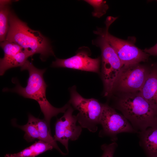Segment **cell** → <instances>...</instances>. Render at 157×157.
Masks as SVG:
<instances>
[{
  "mask_svg": "<svg viewBox=\"0 0 157 157\" xmlns=\"http://www.w3.org/2000/svg\"><path fill=\"white\" fill-rule=\"evenodd\" d=\"M21 70H27L29 77L27 85L25 87L21 86L18 81L13 80L16 86L13 88H4V92H15L24 98L36 101L40 106L43 113L44 119L50 126L51 119L60 113H65L70 104H66L62 108H56L52 106L47 100L46 97V89L47 85L45 82L43 74L46 69H40L36 67L32 62L27 60L21 67Z\"/></svg>",
  "mask_w": 157,
  "mask_h": 157,
  "instance_id": "cell-1",
  "label": "cell"
},
{
  "mask_svg": "<svg viewBox=\"0 0 157 157\" xmlns=\"http://www.w3.org/2000/svg\"><path fill=\"white\" fill-rule=\"evenodd\" d=\"M9 28L6 40L15 43L24 49L39 53L43 61L50 56H55L49 40L39 31L30 28L10 10Z\"/></svg>",
  "mask_w": 157,
  "mask_h": 157,
  "instance_id": "cell-2",
  "label": "cell"
},
{
  "mask_svg": "<svg viewBox=\"0 0 157 157\" xmlns=\"http://www.w3.org/2000/svg\"><path fill=\"white\" fill-rule=\"evenodd\" d=\"M116 107L138 132L157 125V108L139 92L125 93Z\"/></svg>",
  "mask_w": 157,
  "mask_h": 157,
  "instance_id": "cell-3",
  "label": "cell"
},
{
  "mask_svg": "<svg viewBox=\"0 0 157 157\" xmlns=\"http://www.w3.org/2000/svg\"><path fill=\"white\" fill-rule=\"evenodd\" d=\"M70 92L69 103L78 111L76 116L80 126L91 132H96L100 124L104 104L95 99L83 97L77 92L75 85L70 89Z\"/></svg>",
  "mask_w": 157,
  "mask_h": 157,
  "instance_id": "cell-4",
  "label": "cell"
},
{
  "mask_svg": "<svg viewBox=\"0 0 157 157\" xmlns=\"http://www.w3.org/2000/svg\"><path fill=\"white\" fill-rule=\"evenodd\" d=\"M116 19L108 17L105 29L107 39L115 50L123 66H128L147 61L149 55L136 47L134 43L128 40L117 38L110 34L108 31L111 24Z\"/></svg>",
  "mask_w": 157,
  "mask_h": 157,
  "instance_id": "cell-5",
  "label": "cell"
},
{
  "mask_svg": "<svg viewBox=\"0 0 157 157\" xmlns=\"http://www.w3.org/2000/svg\"><path fill=\"white\" fill-rule=\"evenodd\" d=\"M100 124L102 129L99 133V136H108L113 142H115L117 135L119 133L138 132L124 116L106 104H104Z\"/></svg>",
  "mask_w": 157,
  "mask_h": 157,
  "instance_id": "cell-6",
  "label": "cell"
},
{
  "mask_svg": "<svg viewBox=\"0 0 157 157\" xmlns=\"http://www.w3.org/2000/svg\"><path fill=\"white\" fill-rule=\"evenodd\" d=\"M151 69L139 63L123 66L115 83L114 91L124 94L139 92Z\"/></svg>",
  "mask_w": 157,
  "mask_h": 157,
  "instance_id": "cell-7",
  "label": "cell"
},
{
  "mask_svg": "<svg viewBox=\"0 0 157 157\" xmlns=\"http://www.w3.org/2000/svg\"><path fill=\"white\" fill-rule=\"evenodd\" d=\"M101 76L104 96H108L114 91L115 84L123 65L114 48L109 44L101 48Z\"/></svg>",
  "mask_w": 157,
  "mask_h": 157,
  "instance_id": "cell-8",
  "label": "cell"
},
{
  "mask_svg": "<svg viewBox=\"0 0 157 157\" xmlns=\"http://www.w3.org/2000/svg\"><path fill=\"white\" fill-rule=\"evenodd\" d=\"M73 108L70 106L63 115L58 119L55 125V140L60 142L65 147L68 153V142L78 139L82 132V127L76 125V116L72 115Z\"/></svg>",
  "mask_w": 157,
  "mask_h": 157,
  "instance_id": "cell-9",
  "label": "cell"
},
{
  "mask_svg": "<svg viewBox=\"0 0 157 157\" xmlns=\"http://www.w3.org/2000/svg\"><path fill=\"white\" fill-rule=\"evenodd\" d=\"M90 53L88 47H81L72 57L65 59L56 58L51 66L98 73L100 58H92L89 57Z\"/></svg>",
  "mask_w": 157,
  "mask_h": 157,
  "instance_id": "cell-10",
  "label": "cell"
},
{
  "mask_svg": "<svg viewBox=\"0 0 157 157\" xmlns=\"http://www.w3.org/2000/svg\"><path fill=\"white\" fill-rule=\"evenodd\" d=\"M139 92L144 99L157 108V64L153 66Z\"/></svg>",
  "mask_w": 157,
  "mask_h": 157,
  "instance_id": "cell-11",
  "label": "cell"
},
{
  "mask_svg": "<svg viewBox=\"0 0 157 157\" xmlns=\"http://www.w3.org/2000/svg\"><path fill=\"white\" fill-rule=\"evenodd\" d=\"M140 144L149 157L157 155V125L139 133Z\"/></svg>",
  "mask_w": 157,
  "mask_h": 157,
  "instance_id": "cell-12",
  "label": "cell"
},
{
  "mask_svg": "<svg viewBox=\"0 0 157 157\" xmlns=\"http://www.w3.org/2000/svg\"><path fill=\"white\" fill-rule=\"evenodd\" d=\"M34 54L31 51L24 49L12 56L1 58L0 75H3L8 69L13 67H22L29 57Z\"/></svg>",
  "mask_w": 157,
  "mask_h": 157,
  "instance_id": "cell-13",
  "label": "cell"
},
{
  "mask_svg": "<svg viewBox=\"0 0 157 157\" xmlns=\"http://www.w3.org/2000/svg\"><path fill=\"white\" fill-rule=\"evenodd\" d=\"M28 121L34 125L37 128L40 136L39 140L51 144L62 154H67L63 153L58 147L56 141L51 135L50 127L44 119H42L36 118L29 114L28 115Z\"/></svg>",
  "mask_w": 157,
  "mask_h": 157,
  "instance_id": "cell-14",
  "label": "cell"
},
{
  "mask_svg": "<svg viewBox=\"0 0 157 157\" xmlns=\"http://www.w3.org/2000/svg\"><path fill=\"white\" fill-rule=\"evenodd\" d=\"M53 148L49 144L39 140L18 153L6 154L4 157H35Z\"/></svg>",
  "mask_w": 157,
  "mask_h": 157,
  "instance_id": "cell-15",
  "label": "cell"
},
{
  "mask_svg": "<svg viewBox=\"0 0 157 157\" xmlns=\"http://www.w3.org/2000/svg\"><path fill=\"white\" fill-rule=\"evenodd\" d=\"M11 1L0 0V41L6 40L9 30V16L10 10L9 5Z\"/></svg>",
  "mask_w": 157,
  "mask_h": 157,
  "instance_id": "cell-16",
  "label": "cell"
},
{
  "mask_svg": "<svg viewBox=\"0 0 157 157\" xmlns=\"http://www.w3.org/2000/svg\"><path fill=\"white\" fill-rule=\"evenodd\" d=\"M86 2L92 6L94 11L92 14L93 16L100 18L104 15L108 8V6L106 1L103 0H86Z\"/></svg>",
  "mask_w": 157,
  "mask_h": 157,
  "instance_id": "cell-17",
  "label": "cell"
},
{
  "mask_svg": "<svg viewBox=\"0 0 157 157\" xmlns=\"http://www.w3.org/2000/svg\"><path fill=\"white\" fill-rule=\"evenodd\" d=\"M0 46L4 52V58L15 55L24 49L17 44L7 40L1 42Z\"/></svg>",
  "mask_w": 157,
  "mask_h": 157,
  "instance_id": "cell-18",
  "label": "cell"
},
{
  "mask_svg": "<svg viewBox=\"0 0 157 157\" xmlns=\"http://www.w3.org/2000/svg\"><path fill=\"white\" fill-rule=\"evenodd\" d=\"M25 132L24 138L28 142H32L35 139L40 140L39 133L36 126L30 122L23 126H17Z\"/></svg>",
  "mask_w": 157,
  "mask_h": 157,
  "instance_id": "cell-19",
  "label": "cell"
},
{
  "mask_svg": "<svg viewBox=\"0 0 157 157\" xmlns=\"http://www.w3.org/2000/svg\"><path fill=\"white\" fill-rule=\"evenodd\" d=\"M117 146L116 142H113L109 144H104L101 146V149L103 151L101 157H113L115 150Z\"/></svg>",
  "mask_w": 157,
  "mask_h": 157,
  "instance_id": "cell-20",
  "label": "cell"
},
{
  "mask_svg": "<svg viewBox=\"0 0 157 157\" xmlns=\"http://www.w3.org/2000/svg\"><path fill=\"white\" fill-rule=\"evenodd\" d=\"M143 51L149 55L157 56V43L149 48H146Z\"/></svg>",
  "mask_w": 157,
  "mask_h": 157,
  "instance_id": "cell-21",
  "label": "cell"
},
{
  "mask_svg": "<svg viewBox=\"0 0 157 157\" xmlns=\"http://www.w3.org/2000/svg\"><path fill=\"white\" fill-rule=\"evenodd\" d=\"M154 157H157V155L156 156H154Z\"/></svg>",
  "mask_w": 157,
  "mask_h": 157,
  "instance_id": "cell-22",
  "label": "cell"
}]
</instances>
